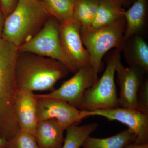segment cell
<instances>
[{"instance_id": "obj_1", "label": "cell", "mask_w": 148, "mask_h": 148, "mask_svg": "<svg viewBox=\"0 0 148 148\" xmlns=\"http://www.w3.org/2000/svg\"><path fill=\"white\" fill-rule=\"evenodd\" d=\"M18 53L16 46L0 39V137L7 140L19 130L15 112Z\"/></svg>"}, {"instance_id": "obj_2", "label": "cell", "mask_w": 148, "mask_h": 148, "mask_svg": "<svg viewBox=\"0 0 148 148\" xmlns=\"http://www.w3.org/2000/svg\"><path fill=\"white\" fill-rule=\"evenodd\" d=\"M70 72L58 60L18 51L16 66L18 89L51 92L57 82Z\"/></svg>"}, {"instance_id": "obj_3", "label": "cell", "mask_w": 148, "mask_h": 148, "mask_svg": "<svg viewBox=\"0 0 148 148\" xmlns=\"http://www.w3.org/2000/svg\"><path fill=\"white\" fill-rule=\"evenodd\" d=\"M50 16L40 0H18L5 18L1 38L18 48L34 37Z\"/></svg>"}, {"instance_id": "obj_4", "label": "cell", "mask_w": 148, "mask_h": 148, "mask_svg": "<svg viewBox=\"0 0 148 148\" xmlns=\"http://www.w3.org/2000/svg\"><path fill=\"white\" fill-rule=\"evenodd\" d=\"M125 27L124 17L101 29L92 30L81 28L83 44L89 54L90 66L98 79L105 54L112 49H123L126 42L124 38Z\"/></svg>"}, {"instance_id": "obj_5", "label": "cell", "mask_w": 148, "mask_h": 148, "mask_svg": "<svg viewBox=\"0 0 148 148\" xmlns=\"http://www.w3.org/2000/svg\"><path fill=\"white\" fill-rule=\"evenodd\" d=\"M121 51L114 50L107 61L102 76L85 91L81 110L92 111L119 107L115 75L117 59Z\"/></svg>"}, {"instance_id": "obj_6", "label": "cell", "mask_w": 148, "mask_h": 148, "mask_svg": "<svg viewBox=\"0 0 148 148\" xmlns=\"http://www.w3.org/2000/svg\"><path fill=\"white\" fill-rule=\"evenodd\" d=\"M80 24L74 18L60 23L59 39L62 51L70 72L90 66V57L83 44Z\"/></svg>"}, {"instance_id": "obj_7", "label": "cell", "mask_w": 148, "mask_h": 148, "mask_svg": "<svg viewBox=\"0 0 148 148\" xmlns=\"http://www.w3.org/2000/svg\"><path fill=\"white\" fill-rule=\"evenodd\" d=\"M59 24L55 18L50 16L40 32L29 41L18 47V51L53 58L68 68L59 39Z\"/></svg>"}, {"instance_id": "obj_8", "label": "cell", "mask_w": 148, "mask_h": 148, "mask_svg": "<svg viewBox=\"0 0 148 148\" xmlns=\"http://www.w3.org/2000/svg\"><path fill=\"white\" fill-rule=\"evenodd\" d=\"M95 116L106 118L110 121H116L127 125L135 135L134 144H148V116L138 110L120 107L92 111L81 110L82 119Z\"/></svg>"}, {"instance_id": "obj_9", "label": "cell", "mask_w": 148, "mask_h": 148, "mask_svg": "<svg viewBox=\"0 0 148 148\" xmlns=\"http://www.w3.org/2000/svg\"><path fill=\"white\" fill-rule=\"evenodd\" d=\"M98 79L91 66H86L78 70L73 76L64 82L58 89L47 94L36 95L65 101L81 110L85 92Z\"/></svg>"}, {"instance_id": "obj_10", "label": "cell", "mask_w": 148, "mask_h": 148, "mask_svg": "<svg viewBox=\"0 0 148 148\" xmlns=\"http://www.w3.org/2000/svg\"><path fill=\"white\" fill-rule=\"evenodd\" d=\"M37 98L36 118L38 121L56 120L65 130L72 125L81 121V110L65 101L54 98Z\"/></svg>"}, {"instance_id": "obj_11", "label": "cell", "mask_w": 148, "mask_h": 148, "mask_svg": "<svg viewBox=\"0 0 148 148\" xmlns=\"http://www.w3.org/2000/svg\"><path fill=\"white\" fill-rule=\"evenodd\" d=\"M141 71L137 67H125L122 63L120 55L118 57L116 73L120 88L119 107L137 110L138 91L143 82Z\"/></svg>"}, {"instance_id": "obj_12", "label": "cell", "mask_w": 148, "mask_h": 148, "mask_svg": "<svg viewBox=\"0 0 148 148\" xmlns=\"http://www.w3.org/2000/svg\"><path fill=\"white\" fill-rule=\"evenodd\" d=\"M31 90L18 89L15 101V112L19 130L34 136L36 129L37 98Z\"/></svg>"}, {"instance_id": "obj_13", "label": "cell", "mask_w": 148, "mask_h": 148, "mask_svg": "<svg viewBox=\"0 0 148 148\" xmlns=\"http://www.w3.org/2000/svg\"><path fill=\"white\" fill-rule=\"evenodd\" d=\"M65 131L56 120L38 121L34 137L40 148H61Z\"/></svg>"}, {"instance_id": "obj_14", "label": "cell", "mask_w": 148, "mask_h": 148, "mask_svg": "<svg viewBox=\"0 0 148 148\" xmlns=\"http://www.w3.org/2000/svg\"><path fill=\"white\" fill-rule=\"evenodd\" d=\"M148 10V0H135L124 12L125 21L124 38L126 42L143 29Z\"/></svg>"}, {"instance_id": "obj_15", "label": "cell", "mask_w": 148, "mask_h": 148, "mask_svg": "<svg viewBox=\"0 0 148 148\" xmlns=\"http://www.w3.org/2000/svg\"><path fill=\"white\" fill-rule=\"evenodd\" d=\"M126 41L123 49L125 59L130 67L139 68L148 72V45L139 35L133 36Z\"/></svg>"}, {"instance_id": "obj_16", "label": "cell", "mask_w": 148, "mask_h": 148, "mask_svg": "<svg viewBox=\"0 0 148 148\" xmlns=\"http://www.w3.org/2000/svg\"><path fill=\"white\" fill-rule=\"evenodd\" d=\"M125 11L119 4L107 0H101L91 26L85 29L94 30L111 25L124 18Z\"/></svg>"}, {"instance_id": "obj_17", "label": "cell", "mask_w": 148, "mask_h": 148, "mask_svg": "<svg viewBox=\"0 0 148 148\" xmlns=\"http://www.w3.org/2000/svg\"><path fill=\"white\" fill-rule=\"evenodd\" d=\"M134 133L129 129L125 130L116 135L104 138L89 136L83 144V148H125L129 144H134Z\"/></svg>"}, {"instance_id": "obj_18", "label": "cell", "mask_w": 148, "mask_h": 148, "mask_svg": "<svg viewBox=\"0 0 148 148\" xmlns=\"http://www.w3.org/2000/svg\"><path fill=\"white\" fill-rule=\"evenodd\" d=\"M101 0H74L73 18L88 29L95 18Z\"/></svg>"}, {"instance_id": "obj_19", "label": "cell", "mask_w": 148, "mask_h": 148, "mask_svg": "<svg viewBox=\"0 0 148 148\" xmlns=\"http://www.w3.org/2000/svg\"><path fill=\"white\" fill-rule=\"evenodd\" d=\"M98 127V124L96 123L81 126L72 125L66 130V136L61 148H80L88 137Z\"/></svg>"}, {"instance_id": "obj_20", "label": "cell", "mask_w": 148, "mask_h": 148, "mask_svg": "<svg viewBox=\"0 0 148 148\" xmlns=\"http://www.w3.org/2000/svg\"><path fill=\"white\" fill-rule=\"evenodd\" d=\"M51 16L60 23L73 18L74 0H40Z\"/></svg>"}, {"instance_id": "obj_21", "label": "cell", "mask_w": 148, "mask_h": 148, "mask_svg": "<svg viewBox=\"0 0 148 148\" xmlns=\"http://www.w3.org/2000/svg\"><path fill=\"white\" fill-rule=\"evenodd\" d=\"M8 148H40L34 136L27 132L18 130L8 140Z\"/></svg>"}, {"instance_id": "obj_22", "label": "cell", "mask_w": 148, "mask_h": 148, "mask_svg": "<svg viewBox=\"0 0 148 148\" xmlns=\"http://www.w3.org/2000/svg\"><path fill=\"white\" fill-rule=\"evenodd\" d=\"M137 110L148 116V81L143 82L139 88L137 98Z\"/></svg>"}, {"instance_id": "obj_23", "label": "cell", "mask_w": 148, "mask_h": 148, "mask_svg": "<svg viewBox=\"0 0 148 148\" xmlns=\"http://www.w3.org/2000/svg\"><path fill=\"white\" fill-rule=\"evenodd\" d=\"M18 1V0H0V7L5 18L14 10Z\"/></svg>"}, {"instance_id": "obj_24", "label": "cell", "mask_w": 148, "mask_h": 148, "mask_svg": "<svg viewBox=\"0 0 148 148\" xmlns=\"http://www.w3.org/2000/svg\"><path fill=\"white\" fill-rule=\"evenodd\" d=\"M119 4L123 7H130L133 2V0H107Z\"/></svg>"}, {"instance_id": "obj_25", "label": "cell", "mask_w": 148, "mask_h": 148, "mask_svg": "<svg viewBox=\"0 0 148 148\" xmlns=\"http://www.w3.org/2000/svg\"><path fill=\"white\" fill-rule=\"evenodd\" d=\"M5 17L0 7V39L1 38L2 33Z\"/></svg>"}, {"instance_id": "obj_26", "label": "cell", "mask_w": 148, "mask_h": 148, "mask_svg": "<svg viewBox=\"0 0 148 148\" xmlns=\"http://www.w3.org/2000/svg\"><path fill=\"white\" fill-rule=\"evenodd\" d=\"M125 148H148V144L144 145H137L135 144H129Z\"/></svg>"}, {"instance_id": "obj_27", "label": "cell", "mask_w": 148, "mask_h": 148, "mask_svg": "<svg viewBox=\"0 0 148 148\" xmlns=\"http://www.w3.org/2000/svg\"><path fill=\"white\" fill-rule=\"evenodd\" d=\"M0 148H8V140L0 137Z\"/></svg>"}, {"instance_id": "obj_28", "label": "cell", "mask_w": 148, "mask_h": 148, "mask_svg": "<svg viewBox=\"0 0 148 148\" xmlns=\"http://www.w3.org/2000/svg\"><path fill=\"white\" fill-rule=\"evenodd\" d=\"M133 1H135V0H133Z\"/></svg>"}]
</instances>
